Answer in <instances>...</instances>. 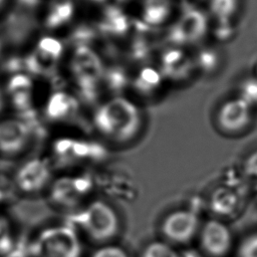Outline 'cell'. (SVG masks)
Segmentation results:
<instances>
[{"instance_id": "6da1fadb", "label": "cell", "mask_w": 257, "mask_h": 257, "mask_svg": "<svg viewBox=\"0 0 257 257\" xmlns=\"http://www.w3.org/2000/svg\"><path fill=\"white\" fill-rule=\"evenodd\" d=\"M93 124L100 135L108 140L126 143L132 141L141 130V111L130 99L114 96L96 108Z\"/></svg>"}, {"instance_id": "7a4b0ae2", "label": "cell", "mask_w": 257, "mask_h": 257, "mask_svg": "<svg viewBox=\"0 0 257 257\" xmlns=\"http://www.w3.org/2000/svg\"><path fill=\"white\" fill-rule=\"evenodd\" d=\"M208 31V15L197 7H190L171 26L168 39L175 47L193 45L203 40Z\"/></svg>"}, {"instance_id": "3957f363", "label": "cell", "mask_w": 257, "mask_h": 257, "mask_svg": "<svg viewBox=\"0 0 257 257\" xmlns=\"http://www.w3.org/2000/svg\"><path fill=\"white\" fill-rule=\"evenodd\" d=\"M82 227L87 236L97 242H105L115 236L118 218L114 210L102 201L92 202L82 216Z\"/></svg>"}, {"instance_id": "277c9868", "label": "cell", "mask_w": 257, "mask_h": 257, "mask_svg": "<svg viewBox=\"0 0 257 257\" xmlns=\"http://www.w3.org/2000/svg\"><path fill=\"white\" fill-rule=\"evenodd\" d=\"M40 257H79L80 245L76 234L60 226L44 231L37 242Z\"/></svg>"}, {"instance_id": "5b68a950", "label": "cell", "mask_w": 257, "mask_h": 257, "mask_svg": "<svg viewBox=\"0 0 257 257\" xmlns=\"http://www.w3.org/2000/svg\"><path fill=\"white\" fill-rule=\"evenodd\" d=\"M71 73L81 89H94L101 80L104 69L98 54L89 47H77L70 61Z\"/></svg>"}, {"instance_id": "8992f818", "label": "cell", "mask_w": 257, "mask_h": 257, "mask_svg": "<svg viewBox=\"0 0 257 257\" xmlns=\"http://www.w3.org/2000/svg\"><path fill=\"white\" fill-rule=\"evenodd\" d=\"M252 109L253 107L239 96L228 99L218 110V125L227 134L240 133L249 126L252 119Z\"/></svg>"}, {"instance_id": "52a82bcc", "label": "cell", "mask_w": 257, "mask_h": 257, "mask_svg": "<svg viewBox=\"0 0 257 257\" xmlns=\"http://www.w3.org/2000/svg\"><path fill=\"white\" fill-rule=\"evenodd\" d=\"M233 244L229 227L219 220L207 221L200 230V245L211 257L226 256Z\"/></svg>"}, {"instance_id": "ba28073f", "label": "cell", "mask_w": 257, "mask_h": 257, "mask_svg": "<svg viewBox=\"0 0 257 257\" xmlns=\"http://www.w3.org/2000/svg\"><path fill=\"white\" fill-rule=\"evenodd\" d=\"M199 229V220L195 213L179 210L168 215L163 224L162 232L171 242L186 243L193 239Z\"/></svg>"}, {"instance_id": "9c48e42d", "label": "cell", "mask_w": 257, "mask_h": 257, "mask_svg": "<svg viewBox=\"0 0 257 257\" xmlns=\"http://www.w3.org/2000/svg\"><path fill=\"white\" fill-rule=\"evenodd\" d=\"M30 140V128L27 123L17 118L0 122V152L14 156L22 152Z\"/></svg>"}, {"instance_id": "30bf717a", "label": "cell", "mask_w": 257, "mask_h": 257, "mask_svg": "<svg viewBox=\"0 0 257 257\" xmlns=\"http://www.w3.org/2000/svg\"><path fill=\"white\" fill-rule=\"evenodd\" d=\"M63 47L61 42L53 37L41 38L31 55V66L37 71H43L56 64L62 55Z\"/></svg>"}, {"instance_id": "8fae6325", "label": "cell", "mask_w": 257, "mask_h": 257, "mask_svg": "<svg viewBox=\"0 0 257 257\" xmlns=\"http://www.w3.org/2000/svg\"><path fill=\"white\" fill-rule=\"evenodd\" d=\"M163 74L172 78H184L193 68V61L180 47H171L161 58Z\"/></svg>"}, {"instance_id": "7c38bea8", "label": "cell", "mask_w": 257, "mask_h": 257, "mask_svg": "<svg viewBox=\"0 0 257 257\" xmlns=\"http://www.w3.org/2000/svg\"><path fill=\"white\" fill-rule=\"evenodd\" d=\"M49 169L45 162L32 160L25 164L18 172L16 180L20 188L26 191L37 190L47 181Z\"/></svg>"}, {"instance_id": "4fadbf2b", "label": "cell", "mask_w": 257, "mask_h": 257, "mask_svg": "<svg viewBox=\"0 0 257 257\" xmlns=\"http://www.w3.org/2000/svg\"><path fill=\"white\" fill-rule=\"evenodd\" d=\"M76 99L64 92L57 91L50 95L45 105V114L52 120H64L76 112Z\"/></svg>"}, {"instance_id": "5bb4252c", "label": "cell", "mask_w": 257, "mask_h": 257, "mask_svg": "<svg viewBox=\"0 0 257 257\" xmlns=\"http://www.w3.org/2000/svg\"><path fill=\"white\" fill-rule=\"evenodd\" d=\"M74 13L72 0H51L44 15V24L47 28L56 29L67 24Z\"/></svg>"}, {"instance_id": "9a60e30c", "label": "cell", "mask_w": 257, "mask_h": 257, "mask_svg": "<svg viewBox=\"0 0 257 257\" xmlns=\"http://www.w3.org/2000/svg\"><path fill=\"white\" fill-rule=\"evenodd\" d=\"M172 7V0H144L141 11L142 19L148 25H161L170 17Z\"/></svg>"}, {"instance_id": "2e32d148", "label": "cell", "mask_w": 257, "mask_h": 257, "mask_svg": "<svg viewBox=\"0 0 257 257\" xmlns=\"http://www.w3.org/2000/svg\"><path fill=\"white\" fill-rule=\"evenodd\" d=\"M8 92L15 107L21 110L26 109L31 100L32 81L25 74H16L8 83Z\"/></svg>"}, {"instance_id": "e0dca14e", "label": "cell", "mask_w": 257, "mask_h": 257, "mask_svg": "<svg viewBox=\"0 0 257 257\" xmlns=\"http://www.w3.org/2000/svg\"><path fill=\"white\" fill-rule=\"evenodd\" d=\"M240 7V0H209L210 15L218 25H232Z\"/></svg>"}, {"instance_id": "ac0fdd59", "label": "cell", "mask_w": 257, "mask_h": 257, "mask_svg": "<svg viewBox=\"0 0 257 257\" xmlns=\"http://www.w3.org/2000/svg\"><path fill=\"white\" fill-rule=\"evenodd\" d=\"M211 204L213 211L216 213L221 215H228L236 209L238 205V199L234 193L226 189H220L213 195Z\"/></svg>"}, {"instance_id": "d6986e66", "label": "cell", "mask_w": 257, "mask_h": 257, "mask_svg": "<svg viewBox=\"0 0 257 257\" xmlns=\"http://www.w3.org/2000/svg\"><path fill=\"white\" fill-rule=\"evenodd\" d=\"M161 83V73L152 68L145 67L143 68L135 79L136 87L139 91L150 93L160 85Z\"/></svg>"}, {"instance_id": "ffe728a7", "label": "cell", "mask_w": 257, "mask_h": 257, "mask_svg": "<svg viewBox=\"0 0 257 257\" xmlns=\"http://www.w3.org/2000/svg\"><path fill=\"white\" fill-rule=\"evenodd\" d=\"M238 96L251 107L257 106V77H247L244 79L240 84Z\"/></svg>"}, {"instance_id": "44dd1931", "label": "cell", "mask_w": 257, "mask_h": 257, "mask_svg": "<svg viewBox=\"0 0 257 257\" xmlns=\"http://www.w3.org/2000/svg\"><path fill=\"white\" fill-rule=\"evenodd\" d=\"M142 257H179V255L169 244L156 241L147 245Z\"/></svg>"}, {"instance_id": "7402d4cb", "label": "cell", "mask_w": 257, "mask_h": 257, "mask_svg": "<svg viewBox=\"0 0 257 257\" xmlns=\"http://www.w3.org/2000/svg\"><path fill=\"white\" fill-rule=\"evenodd\" d=\"M103 24L109 33L122 32L127 27L126 17L117 11L107 13Z\"/></svg>"}, {"instance_id": "603a6c76", "label": "cell", "mask_w": 257, "mask_h": 257, "mask_svg": "<svg viewBox=\"0 0 257 257\" xmlns=\"http://www.w3.org/2000/svg\"><path fill=\"white\" fill-rule=\"evenodd\" d=\"M237 257H257V233L243 239L238 247Z\"/></svg>"}, {"instance_id": "cb8c5ba5", "label": "cell", "mask_w": 257, "mask_h": 257, "mask_svg": "<svg viewBox=\"0 0 257 257\" xmlns=\"http://www.w3.org/2000/svg\"><path fill=\"white\" fill-rule=\"evenodd\" d=\"M218 54L211 48L201 50L198 55L197 63L204 70H212L218 65Z\"/></svg>"}, {"instance_id": "d4e9b609", "label": "cell", "mask_w": 257, "mask_h": 257, "mask_svg": "<svg viewBox=\"0 0 257 257\" xmlns=\"http://www.w3.org/2000/svg\"><path fill=\"white\" fill-rule=\"evenodd\" d=\"M11 235L7 221L0 216V254L7 252L11 247Z\"/></svg>"}, {"instance_id": "484cf974", "label": "cell", "mask_w": 257, "mask_h": 257, "mask_svg": "<svg viewBox=\"0 0 257 257\" xmlns=\"http://www.w3.org/2000/svg\"><path fill=\"white\" fill-rule=\"evenodd\" d=\"M91 257H128L127 254L119 247L104 246L97 249Z\"/></svg>"}, {"instance_id": "4316f807", "label": "cell", "mask_w": 257, "mask_h": 257, "mask_svg": "<svg viewBox=\"0 0 257 257\" xmlns=\"http://www.w3.org/2000/svg\"><path fill=\"white\" fill-rule=\"evenodd\" d=\"M248 172L254 176H257V153L253 155L249 160L247 164Z\"/></svg>"}, {"instance_id": "83f0119b", "label": "cell", "mask_w": 257, "mask_h": 257, "mask_svg": "<svg viewBox=\"0 0 257 257\" xmlns=\"http://www.w3.org/2000/svg\"><path fill=\"white\" fill-rule=\"evenodd\" d=\"M91 1H94V2H97V3H102V4H118L120 2H123L124 0H91Z\"/></svg>"}, {"instance_id": "f1b7e54d", "label": "cell", "mask_w": 257, "mask_h": 257, "mask_svg": "<svg viewBox=\"0 0 257 257\" xmlns=\"http://www.w3.org/2000/svg\"><path fill=\"white\" fill-rule=\"evenodd\" d=\"M1 106H2V98H1V93H0V109H1Z\"/></svg>"}, {"instance_id": "f546056e", "label": "cell", "mask_w": 257, "mask_h": 257, "mask_svg": "<svg viewBox=\"0 0 257 257\" xmlns=\"http://www.w3.org/2000/svg\"><path fill=\"white\" fill-rule=\"evenodd\" d=\"M4 1H5V0H0V7H1V6H2V5H3V3H4Z\"/></svg>"}]
</instances>
